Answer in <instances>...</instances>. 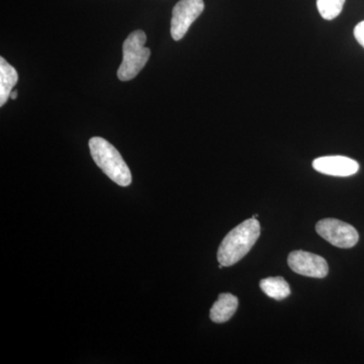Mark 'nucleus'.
Wrapping results in <instances>:
<instances>
[{
    "label": "nucleus",
    "instance_id": "7ed1b4c3",
    "mask_svg": "<svg viewBox=\"0 0 364 364\" xmlns=\"http://www.w3.org/2000/svg\"><path fill=\"white\" fill-rule=\"evenodd\" d=\"M147 41L143 31H135L124 42V58L117 70V77L121 81L132 80L140 73L150 58L149 48L145 47Z\"/></svg>",
    "mask_w": 364,
    "mask_h": 364
},
{
    "label": "nucleus",
    "instance_id": "9b49d317",
    "mask_svg": "<svg viewBox=\"0 0 364 364\" xmlns=\"http://www.w3.org/2000/svg\"><path fill=\"white\" fill-rule=\"evenodd\" d=\"M346 0H317L318 14L324 20L332 21L341 14Z\"/></svg>",
    "mask_w": 364,
    "mask_h": 364
},
{
    "label": "nucleus",
    "instance_id": "6e6552de",
    "mask_svg": "<svg viewBox=\"0 0 364 364\" xmlns=\"http://www.w3.org/2000/svg\"><path fill=\"white\" fill-rule=\"evenodd\" d=\"M239 306V299L232 294H221L210 309V320L217 324L228 322Z\"/></svg>",
    "mask_w": 364,
    "mask_h": 364
},
{
    "label": "nucleus",
    "instance_id": "39448f33",
    "mask_svg": "<svg viewBox=\"0 0 364 364\" xmlns=\"http://www.w3.org/2000/svg\"><path fill=\"white\" fill-rule=\"evenodd\" d=\"M205 9L203 0H181L172 11V39L181 41L188 33L193 21L203 14Z\"/></svg>",
    "mask_w": 364,
    "mask_h": 364
},
{
    "label": "nucleus",
    "instance_id": "f8f14e48",
    "mask_svg": "<svg viewBox=\"0 0 364 364\" xmlns=\"http://www.w3.org/2000/svg\"><path fill=\"white\" fill-rule=\"evenodd\" d=\"M354 37L356 41L364 48V21L359 23L354 28Z\"/></svg>",
    "mask_w": 364,
    "mask_h": 364
},
{
    "label": "nucleus",
    "instance_id": "20e7f679",
    "mask_svg": "<svg viewBox=\"0 0 364 364\" xmlns=\"http://www.w3.org/2000/svg\"><path fill=\"white\" fill-rule=\"evenodd\" d=\"M316 231L335 247L352 248L359 240L355 228L337 219L321 220L316 225Z\"/></svg>",
    "mask_w": 364,
    "mask_h": 364
},
{
    "label": "nucleus",
    "instance_id": "1a4fd4ad",
    "mask_svg": "<svg viewBox=\"0 0 364 364\" xmlns=\"http://www.w3.org/2000/svg\"><path fill=\"white\" fill-rule=\"evenodd\" d=\"M18 74L4 57H0V107L6 104L13 88L18 83Z\"/></svg>",
    "mask_w": 364,
    "mask_h": 364
},
{
    "label": "nucleus",
    "instance_id": "ddd939ff",
    "mask_svg": "<svg viewBox=\"0 0 364 364\" xmlns=\"http://www.w3.org/2000/svg\"><path fill=\"white\" fill-rule=\"evenodd\" d=\"M18 90H14L13 92L11 93V97L13 98V100H16V97H18Z\"/></svg>",
    "mask_w": 364,
    "mask_h": 364
},
{
    "label": "nucleus",
    "instance_id": "0eeeda50",
    "mask_svg": "<svg viewBox=\"0 0 364 364\" xmlns=\"http://www.w3.org/2000/svg\"><path fill=\"white\" fill-rule=\"evenodd\" d=\"M316 171L326 176L347 177L358 173L359 164L355 160L345 156H324L314 160Z\"/></svg>",
    "mask_w": 364,
    "mask_h": 364
},
{
    "label": "nucleus",
    "instance_id": "f03ea898",
    "mask_svg": "<svg viewBox=\"0 0 364 364\" xmlns=\"http://www.w3.org/2000/svg\"><path fill=\"white\" fill-rule=\"evenodd\" d=\"M91 156L98 167L119 186H129L132 182L131 170L119 151L104 138L95 136L90 140Z\"/></svg>",
    "mask_w": 364,
    "mask_h": 364
},
{
    "label": "nucleus",
    "instance_id": "4468645a",
    "mask_svg": "<svg viewBox=\"0 0 364 364\" xmlns=\"http://www.w3.org/2000/svg\"><path fill=\"white\" fill-rule=\"evenodd\" d=\"M256 218H257V215H254L252 219H256Z\"/></svg>",
    "mask_w": 364,
    "mask_h": 364
},
{
    "label": "nucleus",
    "instance_id": "f257e3e1",
    "mask_svg": "<svg viewBox=\"0 0 364 364\" xmlns=\"http://www.w3.org/2000/svg\"><path fill=\"white\" fill-rule=\"evenodd\" d=\"M260 236V224L248 219L226 235L218 249L217 258L223 267H232L247 255Z\"/></svg>",
    "mask_w": 364,
    "mask_h": 364
},
{
    "label": "nucleus",
    "instance_id": "9d476101",
    "mask_svg": "<svg viewBox=\"0 0 364 364\" xmlns=\"http://www.w3.org/2000/svg\"><path fill=\"white\" fill-rule=\"evenodd\" d=\"M260 289L269 298L282 301L291 294V287L282 277L261 279Z\"/></svg>",
    "mask_w": 364,
    "mask_h": 364
},
{
    "label": "nucleus",
    "instance_id": "423d86ee",
    "mask_svg": "<svg viewBox=\"0 0 364 364\" xmlns=\"http://www.w3.org/2000/svg\"><path fill=\"white\" fill-rule=\"evenodd\" d=\"M287 263L293 272L304 277L324 279L329 272V267L325 258L304 250L289 253Z\"/></svg>",
    "mask_w": 364,
    "mask_h": 364
}]
</instances>
